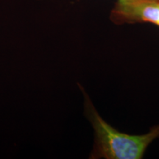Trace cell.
Masks as SVG:
<instances>
[{"label":"cell","instance_id":"obj_1","mask_svg":"<svg viewBox=\"0 0 159 159\" xmlns=\"http://www.w3.org/2000/svg\"><path fill=\"white\" fill-rule=\"evenodd\" d=\"M85 99V111L94 130L91 158L141 159L149 145L159 137V125L140 136L119 132L99 116L89 98Z\"/></svg>","mask_w":159,"mask_h":159},{"label":"cell","instance_id":"obj_2","mask_svg":"<svg viewBox=\"0 0 159 159\" xmlns=\"http://www.w3.org/2000/svg\"><path fill=\"white\" fill-rule=\"evenodd\" d=\"M111 19L117 25L148 22L159 27V1H117L111 11Z\"/></svg>","mask_w":159,"mask_h":159},{"label":"cell","instance_id":"obj_3","mask_svg":"<svg viewBox=\"0 0 159 159\" xmlns=\"http://www.w3.org/2000/svg\"><path fill=\"white\" fill-rule=\"evenodd\" d=\"M117 1H121V2H132V1H140V0H117ZM159 1V0H157Z\"/></svg>","mask_w":159,"mask_h":159}]
</instances>
